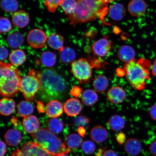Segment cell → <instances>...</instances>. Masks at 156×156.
I'll list each match as a JSON object with an SVG mask.
<instances>
[{"label":"cell","mask_w":156,"mask_h":156,"mask_svg":"<svg viewBox=\"0 0 156 156\" xmlns=\"http://www.w3.org/2000/svg\"><path fill=\"white\" fill-rule=\"evenodd\" d=\"M30 17L26 12L20 10L15 12L12 15L13 24L19 28H23L29 24Z\"/></svg>","instance_id":"obj_17"},{"label":"cell","mask_w":156,"mask_h":156,"mask_svg":"<svg viewBox=\"0 0 156 156\" xmlns=\"http://www.w3.org/2000/svg\"><path fill=\"white\" fill-rule=\"evenodd\" d=\"M151 66L150 60L143 58H135L124 65L126 79L134 89L142 90L145 88L146 81L151 80L149 69Z\"/></svg>","instance_id":"obj_3"},{"label":"cell","mask_w":156,"mask_h":156,"mask_svg":"<svg viewBox=\"0 0 156 156\" xmlns=\"http://www.w3.org/2000/svg\"><path fill=\"white\" fill-rule=\"evenodd\" d=\"M101 1L103 2V3L107 4L109 3L112 2L114 1L115 0H101Z\"/></svg>","instance_id":"obj_51"},{"label":"cell","mask_w":156,"mask_h":156,"mask_svg":"<svg viewBox=\"0 0 156 156\" xmlns=\"http://www.w3.org/2000/svg\"><path fill=\"white\" fill-rule=\"evenodd\" d=\"M15 107V103L13 99L5 98L0 102V113L2 115H10L14 112Z\"/></svg>","instance_id":"obj_23"},{"label":"cell","mask_w":156,"mask_h":156,"mask_svg":"<svg viewBox=\"0 0 156 156\" xmlns=\"http://www.w3.org/2000/svg\"><path fill=\"white\" fill-rule=\"evenodd\" d=\"M41 88L39 95L44 101L58 100L63 98L67 86L65 79L55 70L46 69L39 72Z\"/></svg>","instance_id":"obj_2"},{"label":"cell","mask_w":156,"mask_h":156,"mask_svg":"<svg viewBox=\"0 0 156 156\" xmlns=\"http://www.w3.org/2000/svg\"><path fill=\"white\" fill-rule=\"evenodd\" d=\"M124 147L127 153L133 156L139 154L142 149V144L140 140L134 138L128 140L125 144Z\"/></svg>","instance_id":"obj_18"},{"label":"cell","mask_w":156,"mask_h":156,"mask_svg":"<svg viewBox=\"0 0 156 156\" xmlns=\"http://www.w3.org/2000/svg\"><path fill=\"white\" fill-rule=\"evenodd\" d=\"M75 124L78 126H87L89 123V120L87 117L81 116L78 117L74 121Z\"/></svg>","instance_id":"obj_39"},{"label":"cell","mask_w":156,"mask_h":156,"mask_svg":"<svg viewBox=\"0 0 156 156\" xmlns=\"http://www.w3.org/2000/svg\"><path fill=\"white\" fill-rule=\"evenodd\" d=\"M40 60L41 63L44 67H51L56 63V56L51 51H45L41 55Z\"/></svg>","instance_id":"obj_32"},{"label":"cell","mask_w":156,"mask_h":156,"mask_svg":"<svg viewBox=\"0 0 156 156\" xmlns=\"http://www.w3.org/2000/svg\"><path fill=\"white\" fill-rule=\"evenodd\" d=\"M76 57L75 51L71 48H64L60 52V58L61 61L64 64H69L73 62Z\"/></svg>","instance_id":"obj_31"},{"label":"cell","mask_w":156,"mask_h":156,"mask_svg":"<svg viewBox=\"0 0 156 156\" xmlns=\"http://www.w3.org/2000/svg\"><path fill=\"white\" fill-rule=\"evenodd\" d=\"M106 149V147H104L100 149L99 150V151H98V153H97V154L95 156H100L101 155V154L104 153Z\"/></svg>","instance_id":"obj_50"},{"label":"cell","mask_w":156,"mask_h":156,"mask_svg":"<svg viewBox=\"0 0 156 156\" xmlns=\"http://www.w3.org/2000/svg\"><path fill=\"white\" fill-rule=\"evenodd\" d=\"M17 68L12 64H0V93L4 97H14L20 90L21 80Z\"/></svg>","instance_id":"obj_4"},{"label":"cell","mask_w":156,"mask_h":156,"mask_svg":"<svg viewBox=\"0 0 156 156\" xmlns=\"http://www.w3.org/2000/svg\"><path fill=\"white\" fill-rule=\"evenodd\" d=\"M32 136L34 142L50 154L58 156L71 152L61 140L46 129H40Z\"/></svg>","instance_id":"obj_5"},{"label":"cell","mask_w":156,"mask_h":156,"mask_svg":"<svg viewBox=\"0 0 156 156\" xmlns=\"http://www.w3.org/2000/svg\"><path fill=\"white\" fill-rule=\"evenodd\" d=\"M117 56L121 61L126 63L135 59L136 52L131 46L124 45L119 49Z\"/></svg>","instance_id":"obj_15"},{"label":"cell","mask_w":156,"mask_h":156,"mask_svg":"<svg viewBox=\"0 0 156 156\" xmlns=\"http://www.w3.org/2000/svg\"><path fill=\"white\" fill-rule=\"evenodd\" d=\"M149 150L150 153L153 156H156V140L150 145Z\"/></svg>","instance_id":"obj_43"},{"label":"cell","mask_w":156,"mask_h":156,"mask_svg":"<svg viewBox=\"0 0 156 156\" xmlns=\"http://www.w3.org/2000/svg\"><path fill=\"white\" fill-rule=\"evenodd\" d=\"M23 129L29 133L34 134L40 129V123L36 117L31 115L23 119Z\"/></svg>","instance_id":"obj_19"},{"label":"cell","mask_w":156,"mask_h":156,"mask_svg":"<svg viewBox=\"0 0 156 156\" xmlns=\"http://www.w3.org/2000/svg\"><path fill=\"white\" fill-rule=\"evenodd\" d=\"M63 1L64 0H44V4L50 12L54 13Z\"/></svg>","instance_id":"obj_36"},{"label":"cell","mask_w":156,"mask_h":156,"mask_svg":"<svg viewBox=\"0 0 156 156\" xmlns=\"http://www.w3.org/2000/svg\"><path fill=\"white\" fill-rule=\"evenodd\" d=\"M77 131L79 135L81 136V137H85L86 135V130L85 129V128L83 126L79 127Z\"/></svg>","instance_id":"obj_47"},{"label":"cell","mask_w":156,"mask_h":156,"mask_svg":"<svg viewBox=\"0 0 156 156\" xmlns=\"http://www.w3.org/2000/svg\"><path fill=\"white\" fill-rule=\"evenodd\" d=\"M37 108L38 112L41 113H44V105L40 101H37Z\"/></svg>","instance_id":"obj_45"},{"label":"cell","mask_w":156,"mask_h":156,"mask_svg":"<svg viewBox=\"0 0 156 156\" xmlns=\"http://www.w3.org/2000/svg\"><path fill=\"white\" fill-rule=\"evenodd\" d=\"M5 138L7 144L11 146H17L22 140V136L18 130L12 129L6 132Z\"/></svg>","instance_id":"obj_21"},{"label":"cell","mask_w":156,"mask_h":156,"mask_svg":"<svg viewBox=\"0 0 156 156\" xmlns=\"http://www.w3.org/2000/svg\"><path fill=\"white\" fill-rule=\"evenodd\" d=\"M58 156H69L67 155V154H65L60 155H59Z\"/></svg>","instance_id":"obj_52"},{"label":"cell","mask_w":156,"mask_h":156,"mask_svg":"<svg viewBox=\"0 0 156 156\" xmlns=\"http://www.w3.org/2000/svg\"><path fill=\"white\" fill-rule=\"evenodd\" d=\"M82 101L87 106H92L97 102L98 96L96 92L91 89H87L82 94Z\"/></svg>","instance_id":"obj_30"},{"label":"cell","mask_w":156,"mask_h":156,"mask_svg":"<svg viewBox=\"0 0 156 156\" xmlns=\"http://www.w3.org/2000/svg\"><path fill=\"white\" fill-rule=\"evenodd\" d=\"M1 7L6 12H14L18 8L19 3L17 0H1Z\"/></svg>","instance_id":"obj_35"},{"label":"cell","mask_w":156,"mask_h":156,"mask_svg":"<svg viewBox=\"0 0 156 156\" xmlns=\"http://www.w3.org/2000/svg\"><path fill=\"white\" fill-rule=\"evenodd\" d=\"M126 138L125 134L122 132L119 133L116 136V141L120 145H122L124 144Z\"/></svg>","instance_id":"obj_42"},{"label":"cell","mask_w":156,"mask_h":156,"mask_svg":"<svg viewBox=\"0 0 156 156\" xmlns=\"http://www.w3.org/2000/svg\"><path fill=\"white\" fill-rule=\"evenodd\" d=\"M7 152V147L5 142L1 141V155L0 156H4Z\"/></svg>","instance_id":"obj_46"},{"label":"cell","mask_w":156,"mask_h":156,"mask_svg":"<svg viewBox=\"0 0 156 156\" xmlns=\"http://www.w3.org/2000/svg\"><path fill=\"white\" fill-rule=\"evenodd\" d=\"M1 62L5 61L6 58L8 57L9 55V52L7 49L4 46H1Z\"/></svg>","instance_id":"obj_40"},{"label":"cell","mask_w":156,"mask_h":156,"mask_svg":"<svg viewBox=\"0 0 156 156\" xmlns=\"http://www.w3.org/2000/svg\"><path fill=\"white\" fill-rule=\"evenodd\" d=\"M83 153L87 155L92 154L96 149V145L93 142L87 140L84 142L81 146Z\"/></svg>","instance_id":"obj_37"},{"label":"cell","mask_w":156,"mask_h":156,"mask_svg":"<svg viewBox=\"0 0 156 156\" xmlns=\"http://www.w3.org/2000/svg\"><path fill=\"white\" fill-rule=\"evenodd\" d=\"M83 139L79 134L73 133L68 135L66 139V143L69 149H75L80 146Z\"/></svg>","instance_id":"obj_33"},{"label":"cell","mask_w":156,"mask_h":156,"mask_svg":"<svg viewBox=\"0 0 156 156\" xmlns=\"http://www.w3.org/2000/svg\"><path fill=\"white\" fill-rule=\"evenodd\" d=\"M109 84V81L106 76L103 75L97 76L93 80V85L98 93H102L106 91Z\"/></svg>","instance_id":"obj_26"},{"label":"cell","mask_w":156,"mask_h":156,"mask_svg":"<svg viewBox=\"0 0 156 156\" xmlns=\"http://www.w3.org/2000/svg\"><path fill=\"white\" fill-rule=\"evenodd\" d=\"M17 112L20 116L26 118L34 112V107L29 101H22L17 106Z\"/></svg>","instance_id":"obj_29"},{"label":"cell","mask_w":156,"mask_h":156,"mask_svg":"<svg viewBox=\"0 0 156 156\" xmlns=\"http://www.w3.org/2000/svg\"><path fill=\"white\" fill-rule=\"evenodd\" d=\"M93 67L94 64L85 58H80L72 62L71 71L80 83H87L92 77Z\"/></svg>","instance_id":"obj_7"},{"label":"cell","mask_w":156,"mask_h":156,"mask_svg":"<svg viewBox=\"0 0 156 156\" xmlns=\"http://www.w3.org/2000/svg\"><path fill=\"white\" fill-rule=\"evenodd\" d=\"M147 5L144 0H131L128 6L130 15L133 17H141L147 11Z\"/></svg>","instance_id":"obj_11"},{"label":"cell","mask_w":156,"mask_h":156,"mask_svg":"<svg viewBox=\"0 0 156 156\" xmlns=\"http://www.w3.org/2000/svg\"><path fill=\"white\" fill-rule=\"evenodd\" d=\"M64 40L62 35L56 33L51 34L48 39V44L50 47L60 52L63 50L64 48Z\"/></svg>","instance_id":"obj_22"},{"label":"cell","mask_w":156,"mask_h":156,"mask_svg":"<svg viewBox=\"0 0 156 156\" xmlns=\"http://www.w3.org/2000/svg\"><path fill=\"white\" fill-rule=\"evenodd\" d=\"M11 156H54L50 154L34 142H29L17 149Z\"/></svg>","instance_id":"obj_8"},{"label":"cell","mask_w":156,"mask_h":156,"mask_svg":"<svg viewBox=\"0 0 156 156\" xmlns=\"http://www.w3.org/2000/svg\"><path fill=\"white\" fill-rule=\"evenodd\" d=\"M27 56L24 51L20 49L15 50L11 52L9 60L11 64L15 66H19L26 61Z\"/></svg>","instance_id":"obj_25"},{"label":"cell","mask_w":156,"mask_h":156,"mask_svg":"<svg viewBox=\"0 0 156 156\" xmlns=\"http://www.w3.org/2000/svg\"><path fill=\"white\" fill-rule=\"evenodd\" d=\"M103 156H118L115 151L112 150L105 151L103 155Z\"/></svg>","instance_id":"obj_48"},{"label":"cell","mask_w":156,"mask_h":156,"mask_svg":"<svg viewBox=\"0 0 156 156\" xmlns=\"http://www.w3.org/2000/svg\"><path fill=\"white\" fill-rule=\"evenodd\" d=\"M107 124L111 130L118 132L124 128L126 121L122 116L119 115H115L109 119Z\"/></svg>","instance_id":"obj_24"},{"label":"cell","mask_w":156,"mask_h":156,"mask_svg":"<svg viewBox=\"0 0 156 156\" xmlns=\"http://www.w3.org/2000/svg\"><path fill=\"white\" fill-rule=\"evenodd\" d=\"M12 29V25L9 20L5 17H1L0 20V31L1 33H7Z\"/></svg>","instance_id":"obj_38"},{"label":"cell","mask_w":156,"mask_h":156,"mask_svg":"<svg viewBox=\"0 0 156 156\" xmlns=\"http://www.w3.org/2000/svg\"><path fill=\"white\" fill-rule=\"evenodd\" d=\"M39 72L32 69L28 75L21 79L20 91L27 101H32L41 88V83L39 78Z\"/></svg>","instance_id":"obj_6"},{"label":"cell","mask_w":156,"mask_h":156,"mask_svg":"<svg viewBox=\"0 0 156 156\" xmlns=\"http://www.w3.org/2000/svg\"><path fill=\"white\" fill-rule=\"evenodd\" d=\"M60 6L66 15H71L76 9L77 0H64Z\"/></svg>","instance_id":"obj_34"},{"label":"cell","mask_w":156,"mask_h":156,"mask_svg":"<svg viewBox=\"0 0 156 156\" xmlns=\"http://www.w3.org/2000/svg\"><path fill=\"white\" fill-rule=\"evenodd\" d=\"M24 37L22 34L18 32L11 33L7 37V42L9 47L17 48L20 47L24 42Z\"/></svg>","instance_id":"obj_27"},{"label":"cell","mask_w":156,"mask_h":156,"mask_svg":"<svg viewBox=\"0 0 156 156\" xmlns=\"http://www.w3.org/2000/svg\"><path fill=\"white\" fill-rule=\"evenodd\" d=\"M112 48V43L106 36L94 43L92 49L95 55L105 57L108 55Z\"/></svg>","instance_id":"obj_10"},{"label":"cell","mask_w":156,"mask_h":156,"mask_svg":"<svg viewBox=\"0 0 156 156\" xmlns=\"http://www.w3.org/2000/svg\"><path fill=\"white\" fill-rule=\"evenodd\" d=\"M126 9L122 4L116 3L111 5L108 13L113 20L119 21L124 18L126 15Z\"/></svg>","instance_id":"obj_16"},{"label":"cell","mask_w":156,"mask_h":156,"mask_svg":"<svg viewBox=\"0 0 156 156\" xmlns=\"http://www.w3.org/2000/svg\"><path fill=\"white\" fill-rule=\"evenodd\" d=\"M82 106L78 99L72 98L68 99L64 105V110L67 116H76L82 110Z\"/></svg>","instance_id":"obj_12"},{"label":"cell","mask_w":156,"mask_h":156,"mask_svg":"<svg viewBox=\"0 0 156 156\" xmlns=\"http://www.w3.org/2000/svg\"><path fill=\"white\" fill-rule=\"evenodd\" d=\"M149 114L151 118L156 121V104L153 105L150 108Z\"/></svg>","instance_id":"obj_44"},{"label":"cell","mask_w":156,"mask_h":156,"mask_svg":"<svg viewBox=\"0 0 156 156\" xmlns=\"http://www.w3.org/2000/svg\"><path fill=\"white\" fill-rule=\"evenodd\" d=\"M27 40L31 47L38 49L44 47L48 38L44 31L39 29H34L28 33Z\"/></svg>","instance_id":"obj_9"},{"label":"cell","mask_w":156,"mask_h":156,"mask_svg":"<svg viewBox=\"0 0 156 156\" xmlns=\"http://www.w3.org/2000/svg\"><path fill=\"white\" fill-rule=\"evenodd\" d=\"M46 126L48 130L54 134H59L63 129L64 123L59 119L51 118L46 122Z\"/></svg>","instance_id":"obj_28"},{"label":"cell","mask_w":156,"mask_h":156,"mask_svg":"<svg viewBox=\"0 0 156 156\" xmlns=\"http://www.w3.org/2000/svg\"><path fill=\"white\" fill-rule=\"evenodd\" d=\"M151 73L154 76L156 77V58L154 60L153 65L152 66Z\"/></svg>","instance_id":"obj_49"},{"label":"cell","mask_w":156,"mask_h":156,"mask_svg":"<svg viewBox=\"0 0 156 156\" xmlns=\"http://www.w3.org/2000/svg\"><path fill=\"white\" fill-rule=\"evenodd\" d=\"M126 97L125 91L122 87L116 86L111 88L107 93V97L111 103L114 104L122 103Z\"/></svg>","instance_id":"obj_13"},{"label":"cell","mask_w":156,"mask_h":156,"mask_svg":"<svg viewBox=\"0 0 156 156\" xmlns=\"http://www.w3.org/2000/svg\"><path fill=\"white\" fill-rule=\"evenodd\" d=\"M46 112L47 115L50 118L59 117L63 112L62 103L57 100L50 101L46 105Z\"/></svg>","instance_id":"obj_14"},{"label":"cell","mask_w":156,"mask_h":156,"mask_svg":"<svg viewBox=\"0 0 156 156\" xmlns=\"http://www.w3.org/2000/svg\"><path fill=\"white\" fill-rule=\"evenodd\" d=\"M107 4L101 0H77V6L73 14L68 16L70 24L75 26L78 24L93 21L98 17L107 24L105 17L108 13Z\"/></svg>","instance_id":"obj_1"},{"label":"cell","mask_w":156,"mask_h":156,"mask_svg":"<svg viewBox=\"0 0 156 156\" xmlns=\"http://www.w3.org/2000/svg\"><path fill=\"white\" fill-rule=\"evenodd\" d=\"M82 89L78 86L73 87L71 91V94L73 96L76 98H79L82 93Z\"/></svg>","instance_id":"obj_41"},{"label":"cell","mask_w":156,"mask_h":156,"mask_svg":"<svg viewBox=\"0 0 156 156\" xmlns=\"http://www.w3.org/2000/svg\"><path fill=\"white\" fill-rule=\"evenodd\" d=\"M108 134L106 128L102 126H97L94 127L91 129L90 137L94 141L101 143L106 141Z\"/></svg>","instance_id":"obj_20"}]
</instances>
